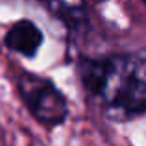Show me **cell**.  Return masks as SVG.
Here are the masks:
<instances>
[{
	"mask_svg": "<svg viewBox=\"0 0 146 146\" xmlns=\"http://www.w3.org/2000/svg\"><path fill=\"white\" fill-rule=\"evenodd\" d=\"M80 78L87 93L113 117L146 113V50L83 59Z\"/></svg>",
	"mask_w": 146,
	"mask_h": 146,
	"instance_id": "6da1fadb",
	"label": "cell"
},
{
	"mask_svg": "<svg viewBox=\"0 0 146 146\" xmlns=\"http://www.w3.org/2000/svg\"><path fill=\"white\" fill-rule=\"evenodd\" d=\"M19 93L28 111L41 124L57 126L67 118V100L50 80L35 74H22L19 78Z\"/></svg>",
	"mask_w": 146,
	"mask_h": 146,
	"instance_id": "7a4b0ae2",
	"label": "cell"
},
{
	"mask_svg": "<svg viewBox=\"0 0 146 146\" xmlns=\"http://www.w3.org/2000/svg\"><path fill=\"white\" fill-rule=\"evenodd\" d=\"M6 46L13 50L15 54H21L24 57H33L39 52L43 44V32L35 22L28 21H19L6 32Z\"/></svg>",
	"mask_w": 146,
	"mask_h": 146,
	"instance_id": "3957f363",
	"label": "cell"
},
{
	"mask_svg": "<svg viewBox=\"0 0 146 146\" xmlns=\"http://www.w3.org/2000/svg\"><path fill=\"white\" fill-rule=\"evenodd\" d=\"M4 2H19V0H4ZM44 7L54 19L63 22L67 28H80L87 21L85 0H35Z\"/></svg>",
	"mask_w": 146,
	"mask_h": 146,
	"instance_id": "277c9868",
	"label": "cell"
},
{
	"mask_svg": "<svg viewBox=\"0 0 146 146\" xmlns=\"http://www.w3.org/2000/svg\"><path fill=\"white\" fill-rule=\"evenodd\" d=\"M144 4H146V0H144Z\"/></svg>",
	"mask_w": 146,
	"mask_h": 146,
	"instance_id": "5b68a950",
	"label": "cell"
}]
</instances>
